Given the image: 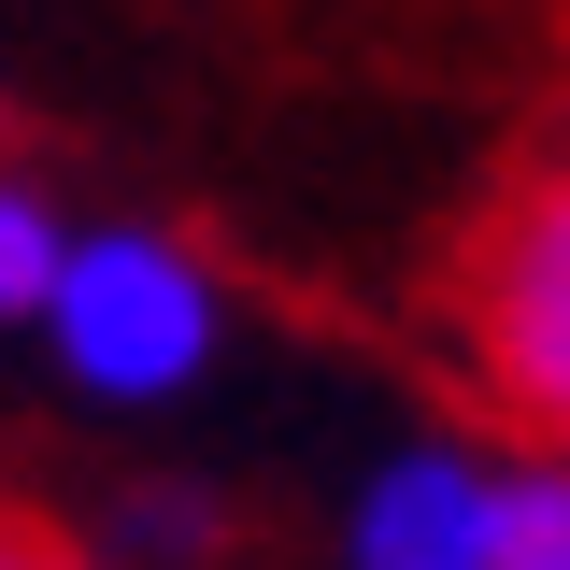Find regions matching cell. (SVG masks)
<instances>
[{
	"label": "cell",
	"mask_w": 570,
	"mask_h": 570,
	"mask_svg": "<svg viewBox=\"0 0 570 570\" xmlns=\"http://www.w3.org/2000/svg\"><path fill=\"white\" fill-rule=\"evenodd\" d=\"M442 314H456L471 385L513 414V442H528V456H570V171H528V186L456 243Z\"/></svg>",
	"instance_id": "1"
},
{
	"label": "cell",
	"mask_w": 570,
	"mask_h": 570,
	"mask_svg": "<svg viewBox=\"0 0 570 570\" xmlns=\"http://www.w3.org/2000/svg\"><path fill=\"white\" fill-rule=\"evenodd\" d=\"M43 343L86 400H171L214 356V272L171 243V228H86L58 257V299H43Z\"/></svg>",
	"instance_id": "2"
},
{
	"label": "cell",
	"mask_w": 570,
	"mask_h": 570,
	"mask_svg": "<svg viewBox=\"0 0 570 570\" xmlns=\"http://www.w3.org/2000/svg\"><path fill=\"white\" fill-rule=\"evenodd\" d=\"M356 570H485V471L442 442L385 456L356 499Z\"/></svg>",
	"instance_id": "3"
},
{
	"label": "cell",
	"mask_w": 570,
	"mask_h": 570,
	"mask_svg": "<svg viewBox=\"0 0 570 570\" xmlns=\"http://www.w3.org/2000/svg\"><path fill=\"white\" fill-rule=\"evenodd\" d=\"M485 570H570V456L485 471Z\"/></svg>",
	"instance_id": "4"
},
{
	"label": "cell",
	"mask_w": 570,
	"mask_h": 570,
	"mask_svg": "<svg viewBox=\"0 0 570 570\" xmlns=\"http://www.w3.org/2000/svg\"><path fill=\"white\" fill-rule=\"evenodd\" d=\"M58 257H71L58 200H29V186L0 171V328H43V299H58Z\"/></svg>",
	"instance_id": "5"
},
{
	"label": "cell",
	"mask_w": 570,
	"mask_h": 570,
	"mask_svg": "<svg viewBox=\"0 0 570 570\" xmlns=\"http://www.w3.org/2000/svg\"><path fill=\"white\" fill-rule=\"evenodd\" d=\"M0 570H86V557H71V528H58V513H29V499L0 485Z\"/></svg>",
	"instance_id": "6"
},
{
	"label": "cell",
	"mask_w": 570,
	"mask_h": 570,
	"mask_svg": "<svg viewBox=\"0 0 570 570\" xmlns=\"http://www.w3.org/2000/svg\"><path fill=\"white\" fill-rule=\"evenodd\" d=\"M0 157H14V115H0Z\"/></svg>",
	"instance_id": "7"
}]
</instances>
